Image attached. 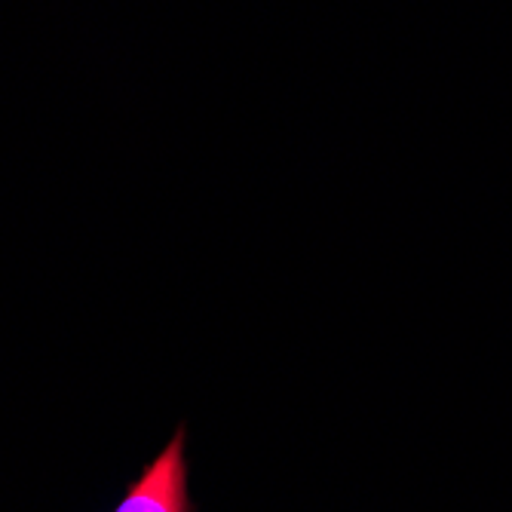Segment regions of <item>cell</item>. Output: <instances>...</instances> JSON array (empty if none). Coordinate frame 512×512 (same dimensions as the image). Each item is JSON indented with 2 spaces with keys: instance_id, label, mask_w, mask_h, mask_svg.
Returning a JSON list of instances; mask_svg holds the SVG:
<instances>
[{
  "instance_id": "cell-1",
  "label": "cell",
  "mask_w": 512,
  "mask_h": 512,
  "mask_svg": "<svg viewBox=\"0 0 512 512\" xmlns=\"http://www.w3.org/2000/svg\"><path fill=\"white\" fill-rule=\"evenodd\" d=\"M114 512H191L188 463H184V433L157 454L151 467L138 476Z\"/></svg>"
}]
</instances>
